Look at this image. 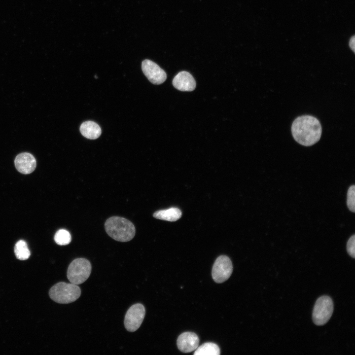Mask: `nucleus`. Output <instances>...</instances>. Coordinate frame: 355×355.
I'll return each instance as SVG.
<instances>
[{
    "mask_svg": "<svg viewBox=\"0 0 355 355\" xmlns=\"http://www.w3.org/2000/svg\"><path fill=\"white\" fill-rule=\"evenodd\" d=\"M291 133L296 142L301 145L309 146L320 140L322 128L316 117L304 115L294 119L291 125Z\"/></svg>",
    "mask_w": 355,
    "mask_h": 355,
    "instance_id": "f257e3e1",
    "label": "nucleus"
},
{
    "mask_svg": "<svg viewBox=\"0 0 355 355\" xmlns=\"http://www.w3.org/2000/svg\"><path fill=\"white\" fill-rule=\"evenodd\" d=\"M107 234L114 240L125 242L131 240L135 235L134 225L129 220L119 216H112L105 223Z\"/></svg>",
    "mask_w": 355,
    "mask_h": 355,
    "instance_id": "f03ea898",
    "label": "nucleus"
},
{
    "mask_svg": "<svg viewBox=\"0 0 355 355\" xmlns=\"http://www.w3.org/2000/svg\"><path fill=\"white\" fill-rule=\"evenodd\" d=\"M80 287L72 283L60 282L53 285L49 291L50 298L61 304H68L76 301L80 296Z\"/></svg>",
    "mask_w": 355,
    "mask_h": 355,
    "instance_id": "7ed1b4c3",
    "label": "nucleus"
},
{
    "mask_svg": "<svg viewBox=\"0 0 355 355\" xmlns=\"http://www.w3.org/2000/svg\"><path fill=\"white\" fill-rule=\"evenodd\" d=\"M91 265L87 259L78 258L73 260L67 270V278L73 284H79L87 280L90 275Z\"/></svg>",
    "mask_w": 355,
    "mask_h": 355,
    "instance_id": "20e7f679",
    "label": "nucleus"
},
{
    "mask_svg": "<svg viewBox=\"0 0 355 355\" xmlns=\"http://www.w3.org/2000/svg\"><path fill=\"white\" fill-rule=\"evenodd\" d=\"M334 309L333 302L328 296L323 295L318 298L315 304L312 318L317 325L325 324L330 319Z\"/></svg>",
    "mask_w": 355,
    "mask_h": 355,
    "instance_id": "39448f33",
    "label": "nucleus"
},
{
    "mask_svg": "<svg viewBox=\"0 0 355 355\" xmlns=\"http://www.w3.org/2000/svg\"><path fill=\"white\" fill-rule=\"evenodd\" d=\"M232 271L233 266L230 258L226 255H220L213 266L212 278L216 283H222L230 278Z\"/></svg>",
    "mask_w": 355,
    "mask_h": 355,
    "instance_id": "423d86ee",
    "label": "nucleus"
},
{
    "mask_svg": "<svg viewBox=\"0 0 355 355\" xmlns=\"http://www.w3.org/2000/svg\"><path fill=\"white\" fill-rule=\"evenodd\" d=\"M145 314V310L143 305L138 303L132 305L125 315V328L130 332L136 331L142 323Z\"/></svg>",
    "mask_w": 355,
    "mask_h": 355,
    "instance_id": "0eeeda50",
    "label": "nucleus"
},
{
    "mask_svg": "<svg viewBox=\"0 0 355 355\" xmlns=\"http://www.w3.org/2000/svg\"><path fill=\"white\" fill-rule=\"evenodd\" d=\"M142 69L149 81L154 84H162L167 78L165 71L151 60H143L142 63Z\"/></svg>",
    "mask_w": 355,
    "mask_h": 355,
    "instance_id": "6e6552de",
    "label": "nucleus"
},
{
    "mask_svg": "<svg viewBox=\"0 0 355 355\" xmlns=\"http://www.w3.org/2000/svg\"><path fill=\"white\" fill-rule=\"evenodd\" d=\"M199 338L197 335L192 332L181 333L178 338L177 344L178 349L182 352L187 353L195 350L198 347Z\"/></svg>",
    "mask_w": 355,
    "mask_h": 355,
    "instance_id": "1a4fd4ad",
    "label": "nucleus"
},
{
    "mask_svg": "<svg viewBox=\"0 0 355 355\" xmlns=\"http://www.w3.org/2000/svg\"><path fill=\"white\" fill-rule=\"evenodd\" d=\"M14 164L16 169L23 174L32 173L36 165L34 156L27 152L21 153L17 155L15 159Z\"/></svg>",
    "mask_w": 355,
    "mask_h": 355,
    "instance_id": "9d476101",
    "label": "nucleus"
},
{
    "mask_svg": "<svg viewBox=\"0 0 355 355\" xmlns=\"http://www.w3.org/2000/svg\"><path fill=\"white\" fill-rule=\"evenodd\" d=\"M175 88L181 91H192L196 87V81L188 72L182 71L178 73L173 80Z\"/></svg>",
    "mask_w": 355,
    "mask_h": 355,
    "instance_id": "9b49d317",
    "label": "nucleus"
},
{
    "mask_svg": "<svg viewBox=\"0 0 355 355\" xmlns=\"http://www.w3.org/2000/svg\"><path fill=\"white\" fill-rule=\"evenodd\" d=\"M80 132L84 137L94 140L100 136L102 130L99 125L96 122L87 121L81 124L80 127Z\"/></svg>",
    "mask_w": 355,
    "mask_h": 355,
    "instance_id": "f8f14e48",
    "label": "nucleus"
},
{
    "mask_svg": "<svg viewBox=\"0 0 355 355\" xmlns=\"http://www.w3.org/2000/svg\"><path fill=\"white\" fill-rule=\"evenodd\" d=\"M153 215L155 218L159 219L175 221L181 217V212L177 208L172 207L166 210L158 211L155 212Z\"/></svg>",
    "mask_w": 355,
    "mask_h": 355,
    "instance_id": "ddd939ff",
    "label": "nucleus"
},
{
    "mask_svg": "<svg viewBox=\"0 0 355 355\" xmlns=\"http://www.w3.org/2000/svg\"><path fill=\"white\" fill-rule=\"evenodd\" d=\"M195 350L194 355H219L220 354L218 346L212 342L204 343Z\"/></svg>",
    "mask_w": 355,
    "mask_h": 355,
    "instance_id": "4468645a",
    "label": "nucleus"
},
{
    "mask_svg": "<svg viewBox=\"0 0 355 355\" xmlns=\"http://www.w3.org/2000/svg\"><path fill=\"white\" fill-rule=\"evenodd\" d=\"M14 253L16 258L21 260L28 259L31 255L26 242L23 240L18 241L14 247Z\"/></svg>",
    "mask_w": 355,
    "mask_h": 355,
    "instance_id": "2eb2a0df",
    "label": "nucleus"
},
{
    "mask_svg": "<svg viewBox=\"0 0 355 355\" xmlns=\"http://www.w3.org/2000/svg\"><path fill=\"white\" fill-rule=\"evenodd\" d=\"M71 237L69 232L65 229H60L54 236V240L59 245H66L70 243Z\"/></svg>",
    "mask_w": 355,
    "mask_h": 355,
    "instance_id": "dca6fc26",
    "label": "nucleus"
},
{
    "mask_svg": "<svg viewBox=\"0 0 355 355\" xmlns=\"http://www.w3.org/2000/svg\"><path fill=\"white\" fill-rule=\"evenodd\" d=\"M355 186L351 185L347 191V205L349 210L353 213L355 212Z\"/></svg>",
    "mask_w": 355,
    "mask_h": 355,
    "instance_id": "f3484780",
    "label": "nucleus"
},
{
    "mask_svg": "<svg viewBox=\"0 0 355 355\" xmlns=\"http://www.w3.org/2000/svg\"><path fill=\"white\" fill-rule=\"evenodd\" d=\"M355 235L351 236L347 243V251L353 258L355 257Z\"/></svg>",
    "mask_w": 355,
    "mask_h": 355,
    "instance_id": "a211bd4d",
    "label": "nucleus"
},
{
    "mask_svg": "<svg viewBox=\"0 0 355 355\" xmlns=\"http://www.w3.org/2000/svg\"><path fill=\"white\" fill-rule=\"evenodd\" d=\"M349 44H350V46L351 48L354 52V51H355V36H353L352 37H351L350 41Z\"/></svg>",
    "mask_w": 355,
    "mask_h": 355,
    "instance_id": "6ab92c4d",
    "label": "nucleus"
}]
</instances>
